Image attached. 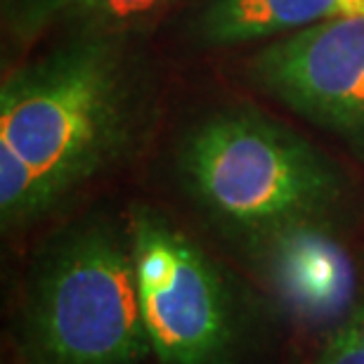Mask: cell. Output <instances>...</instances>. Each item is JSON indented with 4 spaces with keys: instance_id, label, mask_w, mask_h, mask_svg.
I'll return each instance as SVG.
<instances>
[{
    "instance_id": "cell-1",
    "label": "cell",
    "mask_w": 364,
    "mask_h": 364,
    "mask_svg": "<svg viewBox=\"0 0 364 364\" xmlns=\"http://www.w3.org/2000/svg\"><path fill=\"white\" fill-rule=\"evenodd\" d=\"M123 100L121 53L105 36L81 38L7 76L0 142L33 171L41 215L121 149Z\"/></svg>"
},
{
    "instance_id": "cell-2",
    "label": "cell",
    "mask_w": 364,
    "mask_h": 364,
    "mask_svg": "<svg viewBox=\"0 0 364 364\" xmlns=\"http://www.w3.org/2000/svg\"><path fill=\"white\" fill-rule=\"evenodd\" d=\"M21 364H142L151 358L130 237L81 225L50 246L14 319Z\"/></svg>"
},
{
    "instance_id": "cell-3",
    "label": "cell",
    "mask_w": 364,
    "mask_h": 364,
    "mask_svg": "<svg viewBox=\"0 0 364 364\" xmlns=\"http://www.w3.org/2000/svg\"><path fill=\"white\" fill-rule=\"evenodd\" d=\"M180 171L215 220L270 237L317 220L343 187L329 159L256 112L215 114L196 126Z\"/></svg>"
},
{
    "instance_id": "cell-4",
    "label": "cell",
    "mask_w": 364,
    "mask_h": 364,
    "mask_svg": "<svg viewBox=\"0 0 364 364\" xmlns=\"http://www.w3.org/2000/svg\"><path fill=\"white\" fill-rule=\"evenodd\" d=\"M128 237L154 358L161 364H223L235 322L213 263L147 208L133 210Z\"/></svg>"
},
{
    "instance_id": "cell-5",
    "label": "cell",
    "mask_w": 364,
    "mask_h": 364,
    "mask_svg": "<svg viewBox=\"0 0 364 364\" xmlns=\"http://www.w3.org/2000/svg\"><path fill=\"white\" fill-rule=\"evenodd\" d=\"M251 76L303 119L364 151V14L272 43L253 60Z\"/></svg>"
},
{
    "instance_id": "cell-6",
    "label": "cell",
    "mask_w": 364,
    "mask_h": 364,
    "mask_svg": "<svg viewBox=\"0 0 364 364\" xmlns=\"http://www.w3.org/2000/svg\"><path fill=\"white\" fill-rule=\"evenodd\" d=\"M360 14L364 0H208L196 19V36L208 46H237Z\"/></svg>"
},
{
    "instance_id": "cell-7",
    "label": "cell",
    "mask_w": 364,
    "mask_h": 364,
    "mask_svg": "<svg viewBox=\"0 0 364 364\" xmlns=\"http://www.w3.org/2000/svg\"><path fill=\"white\" fill-rule=\"evenodd\" d=\"M298 230L301 228H296V242L301 246V251L289 253L284 263L296 265L301 270L282 267V282L287 284L289 296L296 303H301V308L308 312L329 310L348 291L346 263L331 246L301 239Z\"/></svg>"
},
{
    "instance_id": "cell-8",
    "label": "cell",
    "mask_w": 364,
    "mask_h": 364,
    "mask_svg": "<svg viewBox=\"0 0 364 364\" xmlns=\"http://www.w3.org/2000/svg\"><path fill=\"white\" fill-rule=\"evenodd\" d=\"M173 0H71L60 17L85 36H109L161 14Z\"/></svg>"
},
{
    "instance_id": "cell-9",
    "label": "cell",
    "mask_w": 364,
    "mask_h": 364,
    "mask_svg": "<svg viewBox=\"0 0 364 364\" xmlns=\"http://www.w3.org/2000/svg\"><path fill=\"white\" fill-rule=\"evenodd\" d=\"M69 3L71 0H14L12 17L28 33L60 17Z\"/></svg>"
},
{
    "instance_id": "cell-10",
    "label": "cell",
    "mask_w": 364,
    "mask_h": 364,
    "mask_svg": "<svg viewBox=\"0 0 364 364\" xmlns=\"http://www.w3.org/2000/svg\"><path fill=\"white\" fill-rule=\"evenodd\" d=\"M317 364H364V348L346 329H336Z\"/></svg>"
},
{
    "instance_id": "cell-11",
    "label": "cell",
    "mask_w": 364,
    "mask_h": 364,
    "mask_svg": "<svg viewBox=\"0 0 364 364\" xmlns=\"http://www.w3.org/2000/svg\"><path fill=\"white\" fill-rule=\"evenodd\" d=\"M341 329H346L364 348V301L360 305H355V310L350 312V317L341 324Z\"/></svg>"
}]
</instances>
